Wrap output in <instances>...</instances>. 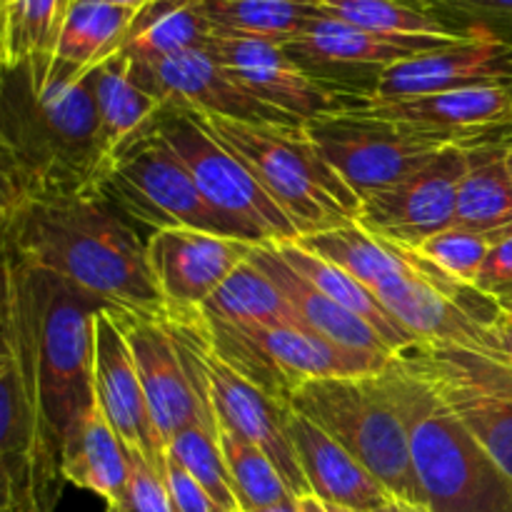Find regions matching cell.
<instances>
[{"label": "cell", "mask_w": 512, "mask_h": 512, "mask_svg": "<svg viewBox=\"0 0 512 512\" xmlns=\"http://www.w3.org/2000/svg\"><path fill=\"white\" fill-rule=\"evenodd\" d=\"M0 248L105 308L165 318L148 245L103 188L18 195L0 218Z\"/></svg>", "instance_id": "cell-1"}, {"label": "cell", "mask_w": 512, "mask_h": 512, "mask_svg": "<svg viewBox=\"0 0 512 512\" xmlns=\"http://www.w3.org/2000/svg\"><path fill=\"white\" fill-rule=\"evenodd\" d=\"M0 163L18 195L98 190L105 160L88 75L35 80L5 70L0 88Z\"/></svg>", "instance_id": "cell-2"}, {"label": "cell", "mask_w": 512, "mask_h": 512, "mask_svg": "<svg viewBox=\"0 0 512 512\" xmlns=\"http://www.w3.org/2000/svg\"><path fill=\"white\" fill-rule=\"evenodd\" d=\"M408 430L423 505L433 512H512V478L455 418L405 355L380 370Z\"/></svg>", "instance_id": "cell-3"}, {"label": "cell", "mask_w": 512, "mask_h": 512, "mask_svg": "<svg viewBox=\"0 0 512 512\" xmlns=\"http://www.w3.org/2000/svg\"><path fill=\"white\" fill-rule=\"evenodd\" d=\"M0 253L28 318L45 450L60 473L65 435L95 400L93 320L105 305L3 248Z\"/></svg>", "instance_id": "cell-4"}, {"label": "cell", "mask_w": 512, "mask_h": 512, "mask_svg": "<svg viewBox=\"0 0 512 512\" xmlns=\"http://www.w3.org/2000/svg\"><path fill=\"white\" fill-rule=\"evenodd\" d=\"M188 113L250 170L300 238L358 218L360 200L320 155L305 123H248Z\"/></svg>", "instance_id": "cell-5"}, {"label": "cell", "mask_w": 512, "mask_h": 512, "mask_svg": "<svg viewBox=\"0 0 512 512\" xmlns=\"http://www.w3.org/2000/svg\"><path fill=\"white\" fill-rule=\"evenodd\" d=\"M290 408L338 440L393 498L423 505L408 430L380 373L310 380L295 390Z\"/></svg>", "instance_id": "cell-6"}, {"label": "cell", "mask_w": 512, "mask_h": 512, "mask_svg": "<svg viewBox=\"0 0 512 512\" xmlns=\"http://www.w3.org/2000/svg\"><path fill=\"white\" fill-rule=\"evenodd\" d=\"M203 333L228 368L285 405L310 380L375 375L395 358L345 350L300 323L230 325L205 318Z\"/></svg>", "instance_id": "cell-7"}, {"label": "cell", "mask_w": 512, "mask_h": 512, "mask_svg": "<svg viewBox=\"0 0 512 512\" xmlns=\"http://www.w3.org/2000/svg\"><path fill=\"white\" fill-rule=\"evenodd\" d=\"M193 175L213 213L250 245H278L298 240V230L278 208L250 170L220 145L188 110L165 105L155 125Z\"/></svg>", "instance_id": "cell-8"}, {"label": "cell", "mask_w": 512, "mask_h": 512, "mask_svg": "<svg viewBox=\"0 0 512 512\" xmlns=\"http://www.w3.org/2000/svg\"><path fill=\"white\" fill-rule=\"evenodd\" d=\"M100 188L133 223L148 225L150 233L160 228H190L235 238L233 230L205 203L183 160L155 128L115 160Z\"/></svg>", "instance_id": "cell-9"}, {"label": "cell", "mask_w": 512, "mask_h": 512, "mask_svg": "<svg viewBox=\"0 0 512 512\" xmlns=\"http://www.w3.org/2000/svg\"><path fill=\"white\" fill-rule=\"evenodd\" d=\"M405 358L455 418L512 478V373L488 355L455 345H415Z\"/></svg>", "instance_id": "cell-10"}, {"label": "cell", "mask_w": 512, "mask_h": 512, "mask_svg": "<svg viewBox=\"0 0 512 512\" xmlns=\"http://www.w3.org/2000/svg\"><path fill=\"white\" fill-rule=\"evenodd\" d=\"M305 130L358 200L398 183L445 148L403 125L355 108L310 120Z\"/></svg>", "instance_id": "cell-11"}, {"label": "cell", "mask_w": 512, "mask_h": 512, "mask_svg": "<svg viewBox=\"0 0 512 512\" xmlns=\"http://www.w3.org/2000/svg\"><path fill=\"white\" fill-rule=\"evenodd\" d=\"M173 328L183 340L195 370H198L205 388H208V400L213 405L215 420H218L220 428L230 430L233 435L263 450L273 460L280 478L285 480V485H288L295 498L310 495L288 433L290 405L280 403L273 395L260 390L258 385L240 378L233 368H228L210 350L203 328H183V325H173Z\"/></svg>", "instance_id": "cell-12"}, {"label": "cell", "mask_w": 512, "mask_h": 512, "mask_svg": "<svg viewBox=\"0 0 512 512\" xmlns=\"http://www.w3.org/2000/svg\"><path fill=\"white\" fill-rule=\"evenodd\" d=\"M113 315L128 338L150 415L165 445L173 435L188 428H205L218 435L208 388L173 325L155 315L118 310H113Z\"/></svg>", "instance_id": "cell-13"}, {"label": "cell", "mask_w": 512, "mask_h": 512, "mask_svg": "<svg viewBox=\"0 0 512 512\" xmlns=\"http://www.w3.org/2000/svg\"><path fill=\"white\" fill-rule=\"evenodd\" d=\"M165 320L203 328V308L255 245L190 228H160L145 238Z\"/></svg>", "instance_id": "cell-14"}, {"label": "cell", "mask_w": 512, "mask_h": 512, "mask_svg": "<svg viewBox=\"0 0 512 512\" xmlns=\"http://www.w3.org/2000/svg\"><path fill=\"white\" fill-rule=\"evenodd\" d=\"M465 148H443L398 183L360 200L358 225L375 238L413 250L455 225Z\"/></svg>", "instance_id": "cell-15"}, {"label": "cell", "mask_w": 512, "mask_h": 512, "mask_svg": "<svg viewBox=\"0 0 512 512\" xmlns=\"http://www.w3.org/2000/svg\"><path fill=\"white\" fill-rule=\"evenodd\" d=\"M208 50L250 95L298 123L345 113L365 100V95L348 93L310 75L278 43L213 33Z\"/></svg>", "instance_id": "cell-16"}, {"label": "cell", "mask_w": 512, "mask_h": 512, "mask_svg": "<svg viewBox=\"0 0 512 512\" xmlns=\"http://www.w3.org/2000/svg\"><path fill=\"white\" fill-rule=\"evenodd\" d=\"M468 38V35H465ZM463 40V38H455ZM448 38H390L355 28L343 20L320 15L305 33L283 45L290 58L303 65L323 83L343 88L348 93L370 98L380 75L390 65L433 48L455 43Z\"/></svg>", "instance_id": "cell-17"}, {"label": "cell", "mask_w": 512, "mask_h": 512, "mask_svg": "<svg viewBox=\"0 0 512 512\" xmlns=\"http://www.w3.org/2000/svg\"><path fill=\"white\" fill-rule=\"evenodd\" d=\"M355 110L403 125L445 148H473L512 138V95L508 85H475L405 100L365 98L355 105Z\"/></svg>", "instance_id": "cell-18"}, {"label": "cell", "mask_w": 512, "mask_h": 512, "mask_svg": "<svg viewBox=\"0 0 512 512\" xmlns=\"http://www.w3.org/2000/svg\"><path fill=\"white\" fill-rule=\"evenodd\" d=\"M510 80L512 40L493 25L473 23L468 38L390 65L370 98L405 100L475 85H510Z\"/></svg>", "instance_id": "cell-19"}, {"label": "cell", "mask_w": 512, "mask_h": 512, "mask_svg": "<svg viewBox=\"0 0 512 512\" xmlns=\"http://www.w3.org/2000/svg\"><path fill=\"white\" fill-rule=\"evenodd\" d=\"M130 65H133L135 80L163 105L203 115L248 120V123L300 125L290 115L250 95L208 48L170 55L155 63Z\"/></svg>", "instance_id": "cell-20"}, {"label": "cell", "mask_w": 512, "mask_h": 512, "mask_svg": "<svg viewBox=\"0 0 512 512\" xmlns=\"http://www.w3.org/2000/svg\"><path fill=\"white\" fill-rule=\"evenodd\" d=\"M93 398L128 448L165 465V440L150 415L128 338L110 308H100L93 320Z\"/></svg>", "instance_id": "cell-21"}, {"label": "cell", "mask_w": 512, "mask_h": 512, "mask_svg": "<svg viewBox=\"0 0 512 512\" xmlns=\"http://www.w3.org/2000/svg\"><path fill=\"white\" fill-rule=\"evenodd\" d=\"M288 433L310 495L318 500L355 512H373L393 498L338 440L293 408L288 413Z\"/></svg>", "instance_id": "cell-22"}, {"label": "cell", "mask_w": 512, "mask_h": 512, "mask_svg": "<svg viewBox=\"0 0 512 512\" xmlns=\"http://www.w3.org/2000/svg\"><path fill=\"white\" fill-rule=\"evenodd\" d=\"M98 113V140L105 160V175L115 160L138 138L158 125L165 105L135 80L125 55H113L88 75Z\"/></svg>", "instance_id": "cell-23"}, {"label": "cell", "mask_w": 512, "mask_h": 512, "mask_svg": "<svg viewBox=\"0 0 512 512\" xmlns=\"http://www.w3.org/2000/svg\"><path fill=\"white\" fill-rule=\"evenodd\" d=\"M250 258L270 275L275 285L283 290V295L288 298V303L293 305L295 315H298V323L305 325L308 330L318 333L320 338L330 340V343L340 345L345 350H355V353H373V355H388L393 358L390 345L385 343L383 335L373 328L370 323H365L363 318H358L355 313H350L348 308L335 303L333 298L320 293L318 288L308 283L305 278H300L278 253H275L273 245H255Z\"/></svg>", "instance_id": "cell-24"}, {"label": "cell", "mask_w": 512, "mask_h": 512, "mask_svg": "<svg viewBox=\"0 0 512 512\" xmlns=\"http://www.w3.org/2000/svg\"><path fill=\"white\" fill-rule=\"evenodd\" d=\"M60 480L120 505L128 488V445L93 400L68 430L60 448Z\"/></svg>", "instance_id": "cell-25"}, {"label": "cell", "mask_w": 512, "mask_h": 512, "mask_svg": "<svg viewBox=\"0 0 512 512\" xmlns=\"http://www.w3.org/2000/svg\"><path fill=\"white\" fill-rule=\"evenodd\" d=\"M455 225L485 235L493 243L512 235V178L505 140L465 148Z\"/></svg>", "instance_id": "cell-26"}, {"label": "cell", "mask_w": 512, "mask_h": 512, "mask_svg": "<svg viewBox=\"0 0 512 512\" xmlns=\"http://www.w3.org/2000/svg\"><path fill=\"white\" fill-rule=\"evenodd\" d=\"M135 10L100 0H75L55 48L50 75L80 80L120 53Z\"/></svg>", "instance_id": "cell-27"}, {"label": "cell", "mask_w": 512, "mask_h": 512, "mask_svg": "<svg viewBox=\"0 0 512 512\" xmlns=\"http://www.w3.org/2000/svg\"><path fill=\"white\" fill-rule=\"evenodd\" d=\"M75 0H0V53L5 68L48 78L60 33Z\"/></svg>", "instance_id": "cell-28"}, {"label": "cell", "mask_w": 512, "mask_h": 512, "mask_svg": "<svg viewBox=\"0 0 512 512\" xmlns=\"http://www.w3.org/2000/svg\"><path fill=\"white\" fill-rule=\"evenodd\" d=\"M213 28L198 0H150L135 10L120 55L130 63H155L208 48Z\"/></svg>", "instance_id": "cell-29"}, {"label": "cell", "mask_w": 512, "mask_h": 512, "mask_svg": "<svg viewBox=\"0 0 512 512\" xmlns=\"http://www.w3.org/2000/svg\"><path fill=\"white\" fill-rule=\"evenodd\" d=\"M320 13L390 38H465L473 30L443 13L438 0H318Z\"/></svg>", "instance_id": "cell-30"}, {"label": "cell", "mask_w": 512, "mask_h": 512, "mask_svg": "<svg viewBox=\"0 0 512 512\" xmlns=\"http://www.w3.org/2000/svg\"><path fill=\"white\" fill-rule=\"evenodd\" d=\"M295 243L308 253L338 265L350 278L365 285L370 293H375L380 285L388 283L395 275L413 270V263L403 248L375 238L363 225H358V220L323 230V233L303 235Z\"/></svg>", "instance_id": "cell-31"}, {"label": "cell", "mask_w": 512, "mask_h": 512, "mask_svg": "<svg viewBox=\"0 0 512 512\" xmlns=\"http://www.w3.org/2000/svg\"><path fill=\"white\" fill-rule=\"evenodd\" d=\"M215 35L288 45L318 20V0H198Z\"/></svg>", "instance_id": "cell-32"}, {"label": "cell", "mask_w": 512, "mask_h": 512, "mask_svg": "<svg viewBox=\"0 0 512 512\" xmlns=\"http://www.w3.org/2000/svg\"><path fill=\"white\" fill-rule=\"evenodd\" d=\"M273 248L275 253L300 275V278H305L313 288H318L320 293L333 298L335 303L343 305L350 313H355L358 318H363L365 323L373 325V328L383 335V340L390 345L393 353L400 355L418 345L410 338V333H405V330L395 323L393 315L380 305V300L375 298L365 285H360L358 280L350 278L345 270H340L338 265L308 253V250L300 248L295 240L293 243H278L273 245Z\"/></svg>", "instance_id": "cell-33"}, {"label": "cell", "mask_w": 512, "mask_h": 512, "mask_svg": "<svg viewBox=\"0 0 512 512\" xmlns=\"http://www.w3.org/2000/svg\"><path fill=\"white\" fill-rule=\"evenodd\" d=\"M203 318L230 325L298 323L283 290L253 258L243 260L203 308Z\"/></svg>", "instance_id": "cell-34"}, {"label": "cell", "mask_w": 512, "mask_h": 512, "mask_svg": "<svg viewBox=\"0 0 512 512\" xmlns=\"http://www.w3.org/2000/svg\"><path fill=\"white\" fill-rule=\"evenodd\" d=\"M218 443L225 465H228L230 483H233L240 512L273 508V505L295 498L288 490V485H285V480L280 478L275 463L263 450L255 448L248 440L233 435L230 430L220 428V425Z\"/></svg>", "instance_id": "cell-35"}, {"label": "cell", "mask_w": 512, "mask_h": 512, "mask_svg": "<svg viewBox=\"0 0 512 512\" xmlns=\"http://www.w3.org/2000/svg\"><path fill=\"white\" fill-rule=\"evenodd\" d=\"M168 458H173L220 508L228 512H240L238 498H235L233 483H230L228 465L220 453L218 435L205 428L180 430L178 435L165 445Z\"/></svg>", "instance_id": "cell-36"}, {"label": "cell", "mask_w": 512, "mask_h": 512, "mask_svg": "<svg viewBox=\"0 0 512 512\" xmlns=\"http://www.w3.org/2000/svg\"><path fill=\"white\" fill-rule=\"evenodd\" d=\"M490 248H493V240L490 238L460 228V225H453V228L440 230L433 238L423 240L410 253L428 260L433 268H438L448 278L475 288V280H478L480 270H483Z\"/></svg>", "instance_id": "cell-37"}, {"label": "cell", "mask_w": 512, "mask_h": 512, "mask_svg": "<svg viewBox=\"0 0 512 512\" xmlns=\"http://www.w3.org/2000/svg\"><path fill=\"white\" fill-rule=\"evenodd\" d=\"M120 505L128 512H178L165 478V465H155L143 450L128 448V488Z\"/></svg>", "instance_id": "cell-38"}, {"label": "cell", "mask_w": 512, "mask_h": 512, "mask_svg": "<svg viewBox=\"0 0 512 512\" xmlns=\"http://www.w3.org/2000/svg\"><path fill=\"white\" fill-rule=\"evenodd\" d=\"M475 290L488 295L495 303L512 298V235L493 243L483 270L475 280Z\"/></svg>", "instance_id": "cell-39"}, {"label": "cell", "mask_w": 512, "mask_h": 512, "mask_svg": "<svg viewBox=\"0 0 512 512\" xmlns=\"http://www.w3.org/2000/svg\"><path fill=\"white\" fill-rule=\"evenodd\" d=\"M165 478H168L170 495L178 512H228L220 508L173 458H168V453H165Z\"/></svg>", "instance_id": "cell-40"}, {"label": "cell", "mask_w": 512, "mask_h": 512, "mask_svg": "<svg viewBox=\"0 0 512 512\" xmlns=\"http://www.w3.org/2000/svg\"><path fill=\"white\" fill-rule=\"evenodd\" d=\"M500 308V305H498ZM475 353L488 355L490 360L500 363L512 373V315L498 310L480 330V340Z\"/></svg>", "instance_id": "cell-41"}, {"label": "cell", "mask_w": 512, "mask_h": 512, "mask_svg": "<svg viewBox=\"0 0 512 512\" xmlns=\"http://www.w3.org/2000/svg\"><path fill=\"white\" fill-rule=\"evenodd\" d=\"M23 510H35L38 508L33 498V490H30L28 478H25L23 470L13 463V460L0 458V512H23Z\"/></svg>", "instance_id": "cell-42"}, {"label": "cell", "mask_w": 512, "mask_h": 512, "mask_svg": "<svg viewBox=\"0 0 512 512\" xmlns=\"http://www.w3.org/2000/svg\"><path fill=\"white\" fill-rule=\"evenodd\" d=\"M448 10L460 15H470L473 23L490 25V20L512 23V0H438Z\"/></svg>", "instance_id": "cell-43"}, {"label": "cell", "mask_w": 512, "mask_h": 512, "mask_svg": "<svg viewBox=\"0 0 512 512\" xmlns=\"http://www.w3.org/2000/svg\"><path fill=\"white\" fill-rule=\"evenodd\" d=\"M300 512H355L348 508H338V505H328L323 500H318L315 495H305V498H298Z\"/></svg>", "instance_id": "cell-44"}, {"label": "cell", "mask_w": 512, "mask_h": 512, "mask_svg": "<svg viewBox=\"0 0 512 512\" xmlns=\"http://www.w3.org/2000/svg\"><path fill=\"white\" fill-rule=\"evenodd\" d=\"M373 512H433V510H428L425 505H420V503H408V500L390 498L388 503L380 505V508Z\"/></svg>", "instance_id": "cell-45"}, {"label": "cell", "mask_w": 512, "mask_h": 512, "mask_svg": "<svg viewBox=\"0 0 512 512\" xmlns=\"http://www.w3.org/2000/svg\"><path fill=\"white\" fill-rule=\"evenodd\" d=\"M255 512H300V508H298V498H290V500H285V503L273 505V508L255 510Z\"/></svg>", "instance_id": "cell-46"}, {"label": "cell", "mask_w": 512, "mask_h": 512, "mask_svg": "<svg viewBox=\"0 0 512 512\" xmlns=\"http://www.w3.org/2000/svg\"><path fill=\"white\" fill-rule=\"evenodd\" d=\"M100 3L120 5V8H130V10H140L145 3H150V0H100Z\"/></svg>", "instance_id": "cell-47"}, {"label": "cell", "mask_w": 512, "mask_h": 512, "mask_svg": "<svg viewBox=\"0 0 512 512\" xmlns=\"http://www.w3.org/2000/svg\"><path fill=\"white\" fill-rule=\"evenodd\" d=\"M505 160H508V170H510V178H512V138L505 140Z\"/></svg>", "instance_id": "cell-48"}, {"label": "cell", "mask_w": 512, "mask_h": 512, "mask_svg": "<svg viewBox=\"0 0 512 512\" xmlns=\"http://www.w3.org/2000/svg\"><path fill=\"white\" fill-rule=\"evenodd\" d=\"M500 310H505V313H510L512 315V298H505V300H500Z\"/></svg>", "instance_id": "cell-49"}, {"label": "cell", "mask_w": 512, "mask_h": 512, "mask_svg": "<svg viewBox=\"0 0 512 512\" xmlns=\"http://www.w3.org/2000/svg\"><path fill=\"white\" fill-rule=\"evenodd\" d=\"M5 70H8V68H5L3 58H0V88H3V80H5ZM0 165H3V163H0Z\"/></svg>", "instance_id": "cell-50"}, {"label": "cell", "mask_w": 512, "mask_h": 512, "mask_svg": "<svg viewBox=\"0 0 512 512\" xmlns=\"http://www.w3.org/2000/svg\"><path fill=\"white\" fill-rule=\"evenodd\" d=\"M105 512H128L123 508V505H108V508H105Z\"/></svg>", "instance_id": "cell-51"}, {"label": "cell", "mask_w": 512, "mask_h": 512, "mask_svg": "<svg viewBox=\"0 0 512 512\" xmlns=\"http://www.w3.org/2000/svg\"><path fill=\"white\" fill-rule=\"evenodd\" d=\"M508 88H510V95H512V80H510V85H508Z\"/></svg>", "instance_id": "cell-52"}, {"label": "cell", "mask_w": 512, "mask_h": 512, "mask_svg": "<svg viewBox=\"0 0 512 512\" xmlns=\"http://www.w3.org/2000/svg\"><path fill=\"white\" fill-rule=\"evenodd\" d=\"M23 512H35V510H23Z\"/></svg>", "instance_id": "cell-53"}, {"label": "cell", "mask_w": 512, "mask_h": 512, "mask_svg": "<svg viewBox=\"0 0 512 512\" xmlns=\"http://www.w3.org/2000/svg\"><path fill=\"white\" fill-rule=\"evenodd\" d=\"M0 58H3V53H0Z\"/></svg>", "instance_id": "cell-54"}]
</instances>
